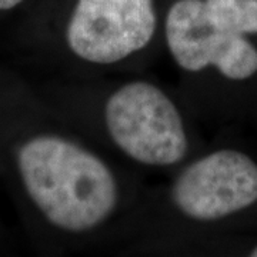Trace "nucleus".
<instances>
[{"mask_svg":"<svg viewBox=\"0 0 257 257\" xmlns=\"http://www.w3.org/2000/svg\"><path fill=\"white\" fill-rule=\"evenodd\" d=\"M55 110L120 163L166 177L207 145L177 87L145 73L66 77Z\"/></svg>","mask_w":257,"mask_h":257,"instance_id":"nucleus-1","label":"nucleus"},{"mask_svg":"<svg viewBox=\"0 0 257 257\" xmlns=\"http://www.w3.org/2000/svg\"><path fill=\"white\" fill-rule=\"evenodd\" d=\"M257 221V155L217 142L150 184L136 234L126 251L190 256L204 241Z\"/></svg>","mask_w":257,"mask_h":257,"instance_id":"nucleus-2","label":"nucleus"},{"mask_svg":"<svg viewBox=\"0 0 257 257\" xmlns=\"http://www.w3.org/2000/svg\"><path fill=\"white\" fill-rule=\"evenodd\" d=\"M159 0H72L52 32L66 77L145 73L163 56Z\"/></svg>","mask_w":257,"mask_h":257,"instance_id":"nucleus-3","label":"nucleus"},{"mask_svg":"<svg viewBox=\"0 0 257 257\" xmlns=\"http://www.w3.org/2000/svg\"><path fill=\"white\" fill-rule=\"evenodd\" d=\"M210 26L257 37V0H192Z\"/></svg>","mask_w":257,"mask_h":257,"instance_id":"nucleus-4","label":"nucleus"},{"mask_svg":"<svg viewBox=\"0 0 257 257\" xmlns=\"http://www.w3.org/2000/svg\"><path fill=\"white\" fill-rule=\"evenodd\" d=\"M25 0H0V12H8V10L18 8Z\"/></svg>","mask_w":257,"mask_h":257,"instance_id":"nucleus-5","label":"nucleus"},{"mask_svg":"<svg viewBox=\"0 0 257 257\" xmlns=\"http://www.w3.org/2000/svg\"><path fill=\"white\" fill-rule=\"evenodd\" d=\"M246 251H247V253H246L247 256L257 257V240L253 243V244H251V246H248Z\"/></svg>","mask_w":257,"mask_h":257,"instance_id":"nucleus-6","label":"nucleus"}]
</instances>
